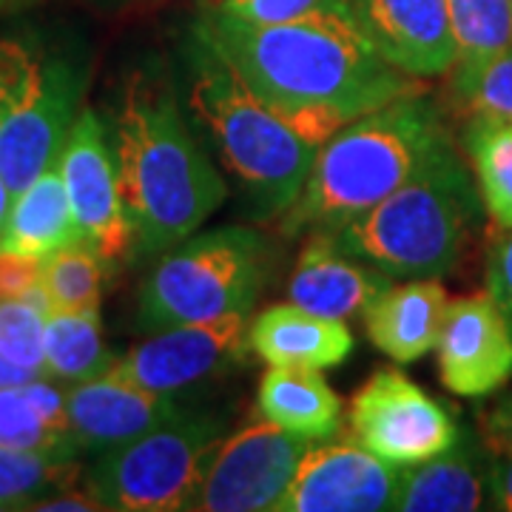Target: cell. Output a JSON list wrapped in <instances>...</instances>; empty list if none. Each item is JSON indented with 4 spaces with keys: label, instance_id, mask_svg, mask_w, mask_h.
I'll return each mask as SVG.
<instances>
[{
    "label": "cell",
    "instance_id": "obj_1",
    "mask_svg": "<svg viewBox=\"0 0 512 512\" xmlns=\"http://www.w3.org/2000/svg\"><path fill=\"white\" fill-rule=\"evenodd\" d=\"M191 35L276 109L328 106L362 117L416 92L413 77L373 49L353 12L248 23L202 6Z\"/></svg>",
    "mask_w": 512,
    "mask_h": 512
},
{
    "label": "cell",
    "instance_id": "obj_2",
    "mask_svg": "<svg viewBox=\"0 0 512 512\" xmlns=\"http://www.w3.org/2000/svg\"><path fill=\"white\" fill-rule=\"evenodd\" d=\"M111 146L137 256L168 254L202 228L228 194L171 83L160 74L131 77Z\"/></svg>",
    "mask_w": 512,
    "mask_h": 512
},
{
    "label": "cell",
    "instance_id": "obj_3",
    "mask_svg": "<svg viewBox=\"0 0 512 512\" xmlns=\"http://www.w3.org/2000/svg\"><path fill=\"white\" fill-rule=\"evenodd\" d=\"M450 140L439 111L421 94H404L356 117L316 151L299 197L282 214V231H336L404 185Z\"/></svg>",
    "mask_w": 512,
    "mask_h": 512
},
{
    "label": "cell",
    "instance_id": "obj_4",
    "mask_svg": "<svg viewBox=\"0 0 512 512\" xmlns=\"http://www.w3.org/2000/svg\"><path fill=\"white\" fill-rule=\"evenodd\" d=\"M478 205L481 194L447 140L390 197L330 234L390 279H439L464 254Z\"/></svg>",
    "mask_w": 512,
    "mask_h": 512
},
{
    "label": "cell",
    "instance_id": "obj_5",
    "mask_svg": "<svg viewBox=\"0 0 512 512\" xmlns=\"http://www.w3.org/2000/svg\"><path fill=\"white\" fill-rule=\"evenodd\" d=\"M188 111L214 140L256 220L282 217L311 174L316 148L302 143L271 103L194 35L188 43Z\"/></svg>",
    "mask_w": 512,
    "mask_h": 512
},
{
    "label": "cell",
    "instance_id": "obj_6",
    "mask_svg": "<svg viewBox=\"0 0 512 512\" xmlns=\"http://www.w3.org/2000/svg\"><path fill=\"white\" fill-rule=\"evenodd\" d=\"M271 242L254 228H217L191 234L168 254L143 285L137 302V330L214 322L251 313L271 274Z\"/></svg>",
    "mask_w": 512,
    "mask_h": 512
},
{
    "label": "cell",
    "instance_id": "obj_7",
    "mask_svg": "<svg viewBox=\"0 0 512 512\" xmlns=\"http://www.w3.org/2000/svg\"><path fill=\"white\" fill-rule=\"evenodd\" d=\"M83 77L35 37H0V177L20 194L49 165L80 114Z\"/></svg>",
    "mask_w": 512,
    "mask_h": 512
},
{
    "label": "cell",
    "instance_id": "obj_8",
    "mask_svg": "<svg viewBox=\"0 0 512 512\" xmlns=\"http://www.w3.org/2000/svg\"><path fill=\"white\" fill-rule=\"evenodd\" d=\"M222 430L225 421L217 416L183 410L140 439L100 453L89 473V490L106 510H191Z\"/></svg>",
    "mask_w": 512,
    "mask_h": 512
},
{
    "label": "cell",
    "instance_id": "obj_9",
    "mask_svg": "<svg viewBox=\"0 0 512 512\" xmlns=\"http://www.w3.org/2000/svg\"><path fill=\"white\" fill-rule=\"evenodd\" d=\"M350 436L393 467H410L453 450L456 419L399 370L373 373L350 402Z\"/></svg>",
    "mask_w": 512,
    "mask_h": 512
},
{
    "label": "cell",
    "instance_id": "obj_10",
    "mask_svg": "<svg viewBox=\"0 0 512 512\" xmlns=\"http://www.w3.org/2000/svg\"><path fill=\"white\" fill-rule=\"evenodd\" d=\"M311 444L268 419L245 424L214 450L191 510L276 512Z\"/></svg>",
    "mask_w": 512,
    "mask_h": 512
},
{
    "label": "cell",
    "instance_id": "obj_11",
    "mask_svg": "<svg viewBox=\"0 0 512 512\" xmlns=\"http://www.w3.org/2000/svg\"><path fill=\"white\" fill-rule=\"evenodd\" d=\"M80 242L89 245L106 265L134 251V228L128 220L117 157L106 123L92 109L74 117L69 137L57 154Z\"/></svg>",
    "mask_w": 512,
    "mask_h": 512
},
{
    "label": "cell",
    "instance_id": "obj_12",
    "mask_svg": "<svg viewBox=\"0 0 512 512\" xmlns=\"http://www.w3.org/2000/svg\"><path fill=\"white\" fill-rule=\"evenodd\" d=\"M248 353V313H234L214 322L154 330L143 345L114 359L106 373L146 390L177 393L237 370L248 362Z\"/></svg>",
    "mask_w": 512,
    "mask_h": 512
},
{
    "label": "cell",
    "instance_id": "obj_13",
    "mask_svg": "<svg viewBox=\"0 0 512 512\" xmlns=\"http://www.w3.org/2000/svg\"><path fill=\"white\" fill-rule=\"evenodd\" d=\"M399 470L359 441H313L276 512L393 510Z\"/></svg>",
    "mask_w": 512,
    "mask_h": 512
},
{
    "label": "cell",
    "instance_id": "obj_14",
    "mask_svg": "<svg viewBox=\"0 0 512 512\" xmlns=\"http://www.w3.org/2000/svg\"><path fill=\"white\" fill-rule=\"evenodd\" d=\"M439 376L464 399L490 396L512 376V325L490 293L447 305L439 336Z\"/></svg>",
    "mask_w": 512,
    "mask_h": 512
},
{
    "label": "cell",
    "instance_id": "obj_15",
    "mask_svg": "<svg viewBox=\"0 0 512 512\" xmlns=\"http://www.w3.org/2000/svg\"><path fill=\"white\" fill-rule=\"evenodd\" d=\"M373 49L410 77H441L458 63L444 0H350Z\"/></svg>",
    "mask_w": 512,
    "mask_h": 512
},
{
    "label": "cell",
    "instance_id": "obj_16",
    "mask_svg": "<svg viewBox=\"0 0 512 512\" xmlns=\"http://www.w3.org/2000/svg\"><path fill=\"white\" fill-rule=\"evenodd\" d=\"M66 404H69L74 444L77 450H89V453H106L120 444L140 439L143 433L171 421L185 410L174 399V393L146 390L123 379H114L109 373L72 384V390L66 393Z\"/></svg>",
    "mask_w": 512,
    "mask_h": 512
},
{
    "label": "cell",
    "instance_id": "obj_17",
    "mask_svg": "<svg viewBox=\"0 0 512 512\" xmlns=\"http://www.w3.org/2000/svg\"><path fill=\"white\" fill-rule=\"evenodd\" d=\"M393 285L379 268L345 254L330 231H311L296 259L288 296L293 305L328 319H353Z\"/></svg>",
    "mask_w": 512,
    "mask_h": 512
},
{
    "label": "cell",
    "instance_id": "obj_18",
    "mask_svg": "<svg viewBox=\"0 0 512 512\" xmlns=\"http://www.w3.org/2000/svg\"><path fill=\"white\" fill-rule=\"evenodd\" d=\"M447 291L439 279H407L390 285L365 311L370 342L399 365H410L439 345Z\"/></svg>",
    "mask_w": 512,
    "mask_h": 512
},
{
    "label": "cell",
    "instance_id": "obj_19",
    "mask_svg": "<svg viewBox=\"0 0 512 512\" xmlns=\"http://www.w3.org/2000/svg\"><path fill=\"white\" fill-rule=\"evenodd\" d=\"M251 350L268 365H342L353 350V333L342 319H328L299 305H271L248 325Z\"/></svg>",
    "mask_w": 512,
    "mask_h": 512
},
{
    "label": "cell",
    "instance_id": "obj_20",
    "mask_svg": "<svg viewBox=\"0 0 512 512\" xmlns=\"http://www.w3.org/2000/svg\"><path fill=\"white\" fill-rule=\"evenodd\" d=\"M259 416L308 441H330L342 427V399L316 367L271 365L256 390Z\"/></svg>",
    "mask_w": 512,
    "mask_h": 512
},
{
    "label": "cell",
    "instance_id": "obj_21",
    "mask_svg": "<svg viewBox=\"0 0 512 512\" xmlns=\"http://www.w3.org/2000/svg\"><path fill=\"white\" fill-rule=\"evenodd\" d=\"M487 470L481 458L458 441L453 450L399 470L393 510L399 512H473L484 507Z\"/></svg>",
    "mask_w": 512,
    "mask_h": 512
},
{
    "label": "cell",
    "instance_id": "obj_22",
    "mask_svg": "<svg viewBox=\"0 0 512 512\" xmlns=\"http://www.w3.org/2000/svg\"><path fill=\"white\" fill-rule=\"evenodd\" d=\"M80 234L72 217V205L57 163L26 185L12 200L6 228L0 234V248L23 256L46 259L60 248L77 245Z\"/></svg>",
    "mask_w": 512,
    "mask_h": 512
},
{
    "label": "cell",
    "instance_id": "obj_23",
    "mask_svg": "<svg viewBox=\"0 0 512 512\" xmlns=\"http://www.w3.org/2000/svg\"><path fill=\"white\" fill-rule=\"evenodd\" d=\"M46 376L57 382H86L103 376L114 356L103 342V322L97 308L77 311H49L46 316Z\"/></svg>",
    "mask_w": 512,
    "mask_h": 512
},
{
    "label": "cell",
    "instance_id": "obj_24",
    "mask_svg": "<svg viewBox=\"0 0 512 512\" xmlns=\"http://www.w3.org/2000/svg\"><path fill=\"white\" fill-rule=\"evenodd\" d=\"M464 146L478 177L481 205L495 228H512V123L473 117L464 131Z\"/></svg>",
    "mask_w": 512,
    "mask_h": 512
},
{
    "label": "cell",
    "instance_id": "obj_25",
    "mask_svg": "<svg viewBox=\"0 0 512 512\" xmlns=\"http://www.w3.org/2000/svg\"><path fill=\"white\" fill-rule=\"evenodd\" d=\"M74 458L0 447V510H32L40 498L77 481Z\"/></svg>",
    "mask_w": 512,
    "mask_h": 512
},
{
    "label": "cell",
    "instance_id": "obj_26",
    "mask_svg": "<svg viewBox=\"0 0 512 512\" xmlns=\"http://www.w3.org/2000/svg\"><path fill=\"white\" fill-rule=\"evenodd\" d=\"M103 279L106 262L83 242L60 248L40 265V285L49 296L52 311L100 308Z\"/></svg>",
    "mask_w": 512,
    "mask_h": 512
},
{
    "label": "cell",
    "instance_id": "obj_27",
    "mask_svg": "<svg viewBox=\"0 0 512 512\" xmlns=\"http://www.w3.org/2000/svg\"><path fill=\"white\" fill-rule=\"evenodd\" d=\"M458 63H473L512 46V0H444Z\"/></svg>",
    "mask_w": 512,
    "mask_h": 512
},
{
    "label": "cell",
    "instance_id": "obj_28",
    "mask_svg": "<svg viewBox=\"0 0 512 512\" xmlns=\"http://www.w3.org/2000/svg\"><path fill=\"white\" fill-rule=\"evenodd\" d=\"M52 311L43 285L18 299H0V353L15 365L32 370L35 376L46 373V316Z\"/></svg>",
    "mask_w": 512,
    "mask_h": 512
},
{
    "label": "cell",
    "instance_id": "obj_29",
    "mask_svg": "<svg viewBox=\"0 0 512 512\" xmlns=\"http://www.w3.org/2000/svg\"><path fill=\"white\" fill-rule=\"evenodd\" d=\"M453 92L473 117L512 123V46L484 60L456 63Z\"/></svg>",
    "mask_w": 512,
    "mask_h": 512
},
{
    "label": "cell",
    "instance_id": "obj_30",
    "mask_svg": "<svg viewBox=\"0 0 512 512\" xmlns=\"http://www.w3.org/2000/svg\"><path fill=\"white\" fill-rule=\"evenodd\" d=\"M0 447L12 450H37L52 456L74 458L77 444L55 436L20 387H0Z\"/></svg>",
    "mask_w": 512,
    "mask_h": 512
},
{
    "label": "cell",
    "instance_id": "obj_31",
    "mask_svg": "<svg viewBox=\"0 0 512 512\" xmlns=\"http://www.w3.org/2000/svg\"><path fill=\"white\" fill-rule=\"evenodd\" d=\"M205 6L248 23H291L313 15L353 12L350 0H208Z\"/></svg>",
    "mask_w": 512,
    "mask_h": 512
},
{
    "label": "cell",
    "instance_id": "obj_32",
    "mask_svg": "<svg viewBox=\"0 0 512 512\" xmlns=\"http://www.w3.org/2000/svg\"><path fill=\"white\" fill-rule=\"evenodd\" d=\"M23 393L26 399L32 402V407L37 410V416L43 419V424L60 436V439H72V424H69V404H66V393L55 387L49 379L43 376H35L29 382L23 384Z\"/></svg>",
    "mask_w": 512,
    "mask_h": 512
},
{
    "label": "cell",
    "instance_id": "obj_33",
    "mask_svg": "<svg viewBox=\"0 0 512 512\" xmlns=\"http://www.w3.org/2000/svg\"><path fill=\"white\" fill-rule=\"evenodd\" d=\"M487 293L512 325V228L495 239L487 256Z\"/></svg>",
    "mask_w": 512,
    "mask_h": 512
},
{
    "label": "cell",
    "instance_id": "obj_34",
    "mask_svg": "<svg viewBox=\"0 0 512 512\" xmlns=\"http://www.w3.org/2000/svg\"><path fill=\"white\" fill-rule=\"evenodd\" d=\"M43 259L15 254L0 248V299H18L40 285Z\"/></svg>",
    "mask_w": 512,
    "mask_h": 512
},
{
    "label": "cell",
    "instance_id": "obj_35",
    "mask_svg": "<svg viewBox=\"0 0 512 512\" xmlns=\"http://www.w3.org/2000/svg\"><path fill=\"white\" fill-rule=\"evenodd\" d=\"M481 436L487 441V447L498 453H512V393L504 396L495 404L493 410L481 421Z\"/></svg>",
    "mask_w": 512,
    "mask_h": 512
},
{
    "label": "cell",
    "instance_id": "obj_36",
    "mask_svg": "<svg viewBox=\"0 0 512 512\" xmlns=\"http://www.w3.org/2000/svg\"><path fill=\"white\" fill-rule=\"evenodd\" d=\"M487 498L493 510L512 512V453H498L487 467Z\"/></svg>",
    "mask_w": 512,
    "mask_h": 512
},
{
    "label": "cell",
    "instance_id": "obj_37",
    "mask_svg": "<svg viewBox=\"0 0 512 512\" xmlns=\"http://www.w3.org/2000/svg\"><path fill=\"white\" fill-rule=\"evenodd\" d=\"M32 510L40 512H94L106 510L92 490H77V487H66V490H57V493L40 498L37 504H32Z\"/></svg>",
    "mask_w": 512,
    "mask_h": 512
},
{
    "label": "cell",
    "instance_id": "obj_38",
    "mask_svg": "<svg viewBox=\"0 0 512 512\" xmlns=\"http://www.w3.org/2000/svg\"><path fill=\"white\" fill-rule=\"evenodd\" d=\"M29 379H35V373H32V370H26V367L9 362V359L0 353V387H20V384H26Z\"/></svg>",
    "mask_w": 512,
    "mask_h": 512
},
{
    "label": "cell",
    "instance_id": "obj_39",
    "mask_svg": "<svg viewBox=\"0 0 512 512\" xmlns=\"http://www.w3.org/2000/svg\"><path fill=\"white\" fill-rule=\"evenodd\" d=\"M12 200H15L12 188H9V185H6V180L0 177V234H3V228H6V220H9V211H12Z\"/></svg>",
    "mask_w": 512,
    "mask_h": 512
},
{
    "label": "cell",
    "instance_id": "obj_40",
    "mask_svg": "<svg viewBox=\"0 0 512 512\" xmlns=\"http://www.w3.org/2000/svg\"><path fill=\"white\" fill-rule=\"evenodd\" d=\"M23 3H32V0H0V12H9V9H18Z\"/></svg>",
    "mask_w": 512,
    "mask_h": 512
}]
</instances>
